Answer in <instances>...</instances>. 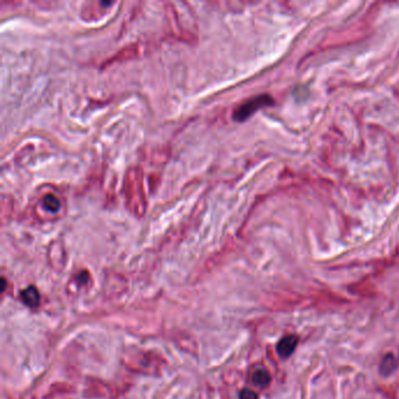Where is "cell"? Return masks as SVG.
<instances>
[{"mask_svg":"<svg viewBox=\"0 0 399 399\" xmlns=\"http://www.w3.org/2000/svg\"><path fill=\"white\" fill-rule=\"evenodd\" d=\"M271 104H273V100L269 95H259L252 97V99L247 100V101L243 102V104L235 109L233 117L237 121H243L248 119L254 111L258 110V109Z\"/></svg>","mask_w":399,"mask_h":399,"instance_id":"1","label":"cell"},{"mask_svg":"<svg viewBox=\"0 0 399 399\" xmlns=\"http://www.w3.org/2000/svg\"><path fill=\"white\" fill-rule=\"evenodd\" d=\"M297 342H298V338L295 335L285 336V337L281 338L280 342L278 343V347H277L278 354L283 358L289 357V356L294 352V350L296 349Z\"/></svg>","mask_w":399,"mask_h":399,"instance_id":"2","label":"cell"},{"mask_svg":"<svg viewBox=\"0 0 399 399\" xmlns=\"http://www.w3.org/2000/svg\"><path fill=\"white\" fill-rule=\"evenodd\" d=\"M398 367V360L392 354H387L381 362L380 371L383 376H389L393 374Z\"/></svg>","mask_w":399,"mask_h":399,"instance_id":"3","label":"cell"},{"mask_svg":"<svg viewBox=\"0 0 399 399\" xmlns=\"http://www.w3.org/2000/svg\"><path fill=\"white\" fill-rule=\"evenodd\" d=\"M21 300L24 301L25 304H27L28 307H36L40 302V296L39 293L36 291L34 287H28L25 291H22L21 293Z\"/></svg>","mask_w":399,"mask_h":399,"instance_id":"4","label":"cell"},{"mask_svg":"<svg viewBox=\"0 0 399 399\" xmlns=\"http://www.w3.org/2000/svg\"><path fill=\"white\" fill-rule=\"evenodd\" d=\"M252 381L257 386L265 387L271 383V375L265 369H259L254 372L252 376Z\"/></svg>","mask_w":399,"mask_h":399,"instance_id":"5","label":"cell"},{"mask_svg":"<svg viewBox=\"0 0 399 399\" xmlns=\"http://www.w3.org/2000/svg\"><path fill=\"white\" fill-rule=\"evenodd\" d=\"M44 205L51 212H56L60 208L59 199L55 196H53V194H47L44 198Z\"/></svg>","mask_w":399,"mask_h":399,"instance_id":"6","label":"cell"},{"mask_svg":"<svg viewBox=\"0 0 399 399\" xmlns=\"http://www.w3.org/2000/svg\"><path fill=\"white\" fill-rule=\"evenodd\" d=\"M240 399H258V396L257 393L252 391V390L246 389L240 392Z\"/></svg>","mask_w":399,"mask_h":399,"instance_id":"7","label":"cell"}]
</instances>
